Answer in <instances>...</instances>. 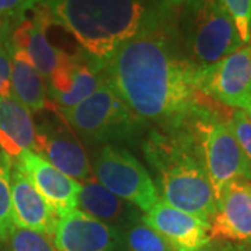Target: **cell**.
I'll return each mask as SVG.
<instances>
[{"mask_svg": "<svg viewBox=\"0 0 251 251\" xmlns=\"http://www.w3.org/2000/svg\"><path fill=\"white\" fill-rule=\"evenodd\" d=\"M100 67L105 82L141 122L176 131L211 113L193 84L194 66L181 52L176 17L127 41Z\"/></svg>", "mask_w": 251, "mask_h": 251, "instance_id": "6da1fadb", "label": "cell"}, {"mask_svg": "<svg viewBox=\"0 0 251 251\" xmlns=\"http://www.w3.org/2000/svg\"><path fill=\"white\" fill-rule=\"evenodd\" d=\"M35 6L99 63L134 36L173 20L177 9L168 0H35Z\"/></svg>", "mask_w": 251, "mask_h": 251, "instance_id": "7a4b0ae2", "label": "cell"}, {"mask_svg": "<svg viewBox=\"0 0 251 251\" xmlns=\"http://www.w3.org/2000/svg\"><path fill=\"white\" fill-rule=\"evenodd\" d=\"M144 152L161 200L209 224L216 201L193 125L168 134L153 133L144 144Z\"/></svg>", "mask_w": 251, "mask_h": 251, "instance_id": "3957f363", "label": "cell"}, {"mask_svg": "<svg viewBox=\"0 0 251 251\" xmlns=\"http://www.w3.org/2000/svg\"><path fill=\"white\" fill-rule=\"evenodd\" d=\"M176 31L194 67L219 62L244 45L222 0H186L176 14Z\"/></svg>", "mask_w": 251, "mask_h": 251, "instance_id": "277c9868", "label": "cell"}, {"mask_svg": "<svg viewBox=\"0 0 251 251\" xmlns=\"http://www.w3.org/2000/svg\"><path fill=\"white\" fill-rule=\"evenodd\" d=\"M59 113L74 131L90 143L125 140L134 134L137 123L141 122L106 82L90 98L70 109L59 110Z\"/></svg>", "mask_w": 251, "mask_h": 251, "instance_id": "5b68a950", "label": "cell"}, {"mask_svg": "<svg viewBox=\"0 0 251 251\" xmlns=\"http://www.w3.org/2000/svg\"><path fill=\"white\" fill-rule=\"evenodd\" d=\"M193 128L201 145L208 179L218 202L230 183L251 180V163L242 151L227 120L208 113L197 119Z\"/></svg>", "mask_w": 251, "mask_h": 251, "instance_id": "8992f818", "label": "cell"}, {"mask_svg": "<svg viewBox=\"0 0 251 251\" xmlns=\"http://www.w3.org/2000/svg\"><path fill=\"white\" fill-rule=\"evenodd\" d=\"M94 177L116 197L147 212L159 201V193L143 163L127 150L105 144L94 153Z\"/></svg>", "mask_w": 251, "mask_h": 251, "instance_id": "52a82bcc", "label": "cell"}, {"mask_svg": "<svg viewBox=\"0 0 251 251\" xmlns=\"http://www.w3.org/2000/svg\"><path fill=\"white\" fill-rule=\"evenodd\" d=\"M196 90L219 103L244 109L251 103V45H243L219 62L194 67Z\"/></svg>", "mask_w": 251, "mask_h": 251, "instance_id": "ba28073f", "label": "cell"}, {"mask_svg": "<svg viewBox=\"0 0 251 251\" xmlns=\"http://www.w3.org/2000/svg\"><path fill=\"white\" fill-rule=\"evenodd\" d=\"M105 82L100 63L95 59L67 54L56 72L46 80L48 97L57 110L70 109L90 98Z\"/></svg>", "mask_w": 251, "mask_h": 251, "instance_id": "9c48e42d", "label": "cell"}, {"mask_svg": "<svg viewBox=\"0 0 251 251\" xmlns=\"http://www.w3.org/2000/svg\"><path fill=\"white\" fill-rule=\"evenodd\" d=\"M41 197L62 218L77 208L81 184L57 171L45 158L32 151H23L14 162Z\"/></svg>", "mask_w": 251, "mask_h": 251, "instance_id": "30bf717a", "label": "cell"}, {"mask_svg": "<svg viewBox=\"0 0 251 251\" xmlns=\"http://www.w3.org/2000/svg\"><path fill=\"white\" fill-rule=\"evenodd\" d=\"M53 243L57 251H117L123 234L75 208L59 218Z\"/></svg>", "mask_w": 251, "mask_h": 251, "instance_id": "8fae6325", "label": "cell"}, {"mask_svg": "<svg viewBox=\"0 0 251 251\" xmlns=\"http://www.w3.org/2000/svg\"><path fill=\"white\" fill-rule=\"evenodd\" d=\"M141 219L161 234L175 251H198L212 242L209 236L211 225L161 198L151 209L144 212Z\"/></svg>", "mask_w": 251, "mask_h": 251, "instance_id": "7c38bea8", "label": "cell"}, {"mask_svg": "<svg viewBox=\"0 0 251 251\" xmlns=\"http://www.w3.org/2000/svg\"><path fill=\"white\" fill-rule=\"evenodd\" d=\"M31 10H34V16L31 18L24 16L18 20L17 25L10 32L9 45L23 49L36 70L48 80L62 64L67 53L49 42L46 31L52 23L45 10L39 6H34Z\"/></svg>", "mask_w": 251, "mask_h": 251, "instance_id": "4fadbf2b", "label": "cell"}, {"mask_svg": "<svg viewBox=\"0 0 251 251\" xmlns=\"http://www.w3.org/2000/svg\"><path fill=\"white\" fill-rule=\"evenodd\" d=\"M209 225L211 240L251 242V180H236L226 187Z\"/></svg>", "mask_w": 251, "mask_h": 251, "instance_id": "5bb4252c", "label": "cell"}, {"mask_svg": "<svg viewBox=\"0 0 251 251\" xmlns=\"http://www.w3.org/2000/svg\"><path fill=\"white\" fill-rule=\"evenodd\" d=\"M46 161L78 183L88 179L91 165L85 150L72 131L63 126H42L38 128V150Z\"/></svg>", "mask_w": 251, "mask_h": 251, "instance_id": "9a60e30c", "label": "cell"}, {"mask_svg": "<svg viewBox=\"0 0 251 251\" xmlns=\"http://www.w3.org/2000/svg\"><path fill=\"white\" fill-rule=\"evenodd\" d=\"M11 218L20 229H28L53 237L59 218L27 176L13 163L11 169Z\"/></svg>", "mask_w": 251, "mask_h": 251, "instance_id": "2e32d148", "label": "cell"}, {"mask_svg": "<svg viewBox=\"0 0 251 251\" xmlns=\"http://www.w3.org/2000/svg\"><path fill=\"white\" fill-rule=\"evenodd\" d=\"M80 184L81 191L77 206H80L82 212L116 227L120 232L141 219L143 215H140V209L137 206L112 194L94 177V175Z\"/></svg>", "mask_w": 251, "mask_h": 251, "instance_id": "e0dca14e", "label": "cell"}, {"mask_svg": "<svg viewBox=\"0 0 251 251\" xmlns=\"http://www.w3.org/2000/svg\"><path fill=\"white\" fill-rule=\"evenodd\" d=\"M38 150V127L32 115L13 95L0 99V151L16 161L23 151Z\"/></svg>", "mask_w": 251, "mask_h": 251, "instance_id": "ac0fdd59", "label": "cell"}, {"mask_svg": "<svg viewBox=\"0 0 251 251\" xmlns=\"http://www.w3.org/2000/svg\"><path fill=\"white\" fill-rule=\"evenodd\" d=\"M11 54V95L29 112H41L50 106L48 85L28 54L9 45Z\"/></svg>", "mask_w": 251, "mask_h": 251, "instance_id": "d6986e66", "label": "cell"}, {"mask_svg": "<svg viewBox=\"0 0 251 251\" xmlns=\"http://www.w3.org/2000/svg\"><path fill=\"white\" fill-rule=\"evenodd\" d=\"M122 234L127 251H175L161 234L144 224L143 219L135 221Z\"/></svg>", "mask_w": 251, "mask_h": 251, "instance_id": "ffe728a7", "label": "cell"}, {"mask_svg": "<svg viewBox=\"0 0 251 251\" xmlns=\"http://www.w3.org/2000/svg\"><path fill=\"white\" fill-rule=\"evenodd\" d=\"M14 161L0 151V242L9 239L16 227L11 218V169Z\"/></svg>", "mask_w": 251, "mask_h": 251, "instance_id": "44dd1931", "label": "cell"}, {"mask_svg": "<svg viewBox=\"0 0 251 251\" xmlns=\"http://www.w3.org/2000/svg\"><path fill=\"white\" fill-rule=\"evenodd\" d=\"M6 243V251H57L52 236L20 227L11 230Z\"/></svg>", "mask_w": 251, "mask_h": 251, "instance_id": "7402d4cb", "label": "cell"}, {"mask_svg": "<svg viewBox=\"0 0 251 251\" xmlns=\"http://www.w3.org/2000/svg\"><path fill=\"white\" fill-rule=\"evenodd\" d=\"M244 45L251 41V0H222Z\"/></svg>", "mask_w": 251, "mask_h": 251, "instance_id": "603a6c76", "label": "cell"}, {"mask_svg": "<svg viewBox=\"0 0 251 251\" xmlns=\"http://www.w3.org/2000/svg\"><path fill=\"white\" fill-rule=\"evenodd\" d=\"M229 126L233 131L237 143L240 145L246 158L251 163V122L246 112L242 109H236L230 119L227 120Z\"/></svg>", "mask_w": 251, "mask_h": 251, "instance_id": "cb8c5ba5", "label": "cell"}, {"mask_svg": "<svg viewBox=\"0 0 251 251\" xmlns=\"http://www.w3.org/2000/svg\"><path fill=\"white\" fill-rule=\"evenodd\" d=\"M11 97V54L9 42L0 49V99Z\"/></svg>", "mask_w": 251, "mask_h": 251, "instance_id": "d4e9b609", "label": "cell"}, {"mask_svg": "<svg viewBox=\"0 0 251 251\" xmlns=\"http://www.w3.org/2000/svg\"><path fill=\"white\" fill-rule=\"evenodd\" d=\"M35 6V0H0V20H21L25 11Z\"/></svg>", "mask_w": 251, "mask_h": 251, "instance_id": "484cf974", "label": "cell"}, {"mask_svg": "<svg viewBox=\"0 0 251 251\" xmlns=\"http://www.w3.org/2000/svg\"><path fill=\"white\" fill-rule=\"evenodd\" d=\"M10 23L9 20H0V49L9 42Z\"/></svg>", "mask_w": 251, "mask_h": 251, "instance_id": "4316f807", "label": "cell"}, {"mask_svg": "<svg viewBox=\"0 0 251 251\" xmlns=\"http://www.w3.org/2000/svg\"><path fill=\"white\" fill-rule=\"evenodd\" d=\"M198 251H229V246H224L219 243H209Z\"/></svg>", "mask_w": 251, "mask_h": 251, "instance_id": "83f0119b", "label": "cell"}, {"mask_svg": "<svg viewBox=\"0 0 251 251\" xmlns=\"http://www.w3.org/2000/svg\"><path fill=\"white\" fill-rule=\"evenodd\" d=\"M168 1H169L171 4H173L175 7H180V6H181V4H183L186 0H168Z\"/></svg>", "mask_w": 251, "mask_h": 251, "instance_id": "f1b7e54d", "label": "cell"}, {"mask_svg": "<svg viewBox=\"0 0 251 251\" xmlns=\"http://www.w3.org/2000/svg\"><path fill=\"white\" fill-rule=\"evenodd\" d=\"M244 112H246V115H247V117L250 119V122H251V103L247 106V108L244 109Z\"/></svg>", "mask_w": 251, "mask_h": 251, "instance_id": "f546056e", "label": "cell"}, {"mask_svg": "<svg viewBox=\"0 0 251 251\" xmlns=\"http://www.w3.org/2000/svg\"><path fill=\"white\" fill-rule=\"evenodd\" d=\"M229 251H234L233 249H232V247H229Z\"/></svg>", "mask_w": 251, "mask_h": 251, "instance_id": "4dcf8cb0", "label": "cell"}, {"mask_svg": "<svg viewBox=\"0 0 251 251\" xmlns=\"http://www.w3.org/2000/svg\"><path fill=\"white\" fill-rule=\"evenodd\" d=\"M250 45H251V41H250Z\"/></svg>", "mask_w": 251, "mask_h": 251, "instance_id": "1f68e13d", "label": "cell"}]
</instances>
